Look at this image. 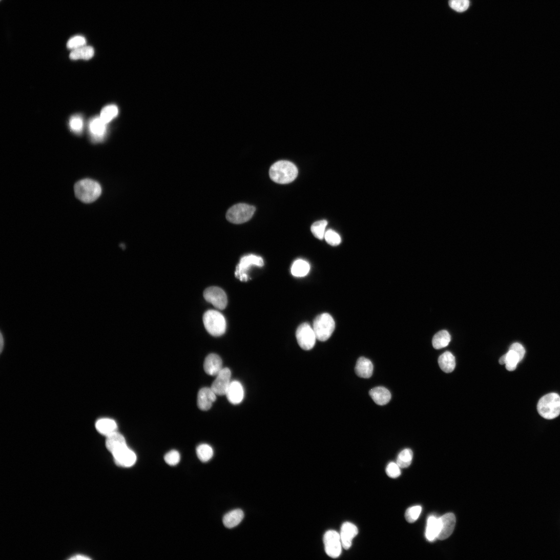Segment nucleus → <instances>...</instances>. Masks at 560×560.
Instances as JSON below:
<instances>
[{
	"mask_svg": "<svg viewBox=\"0 0 560 560\" xmlns=\"http://www.w3.org/2000/svg\"><path fill=\"white\" fill-rule=\"evenodd\" d=\"M264 264L263 259L260 256L253 254L245 256L241 258L236 267L235 276L241 281H247L248 277L246 273L248 269L253 266L262 267Z\"/></svg>",
	"mask_w": 560,
	"mask_h": 560,
	"instance_id": "8",
	"label": "nucleus"
},
{
	"mask_svg": "<svg viewBox=\"0 0 560 560\" xmlns=\"http://www.w3.org/2000/svg\"><path fill=\"white\" fill-rule=\"evenodd\" d=\"M335 323L333 317L325 313L318 316L314 321L313 329L317 339L321 341L328 340L333 333Z\"/></svg>",
	"mask_w": 560,
	"mask_h": 560,
	"instance_id": "5",
	"label": "nucleus"
},
{
	"mask_svg": "<svg viewBox=\"0 0 560 560\" xmlns=\"http://www.w3.org/2000/svg\"><path fill=\"white\" fill-rule=\"evenodd\" d=\"M255 208L245 203H239L233 206L227 212L226 219L234 224H242L249 221L253 217Z\"/></svg>",
	"mask_w": 560,
	"mask_h": 560,
	"instance_id": "6",
	"label": "nucleus"
},
{
	"mask_svg": "<svg viewBox=\"0 0 560 560\" xmlns=\"http://www.w3.org/2000/svg\"><path fill=\"white\" fill-rule=\"evenodd\" d=\"M95 54L94 49L90 46H85L78 49L72 50L70 54V58L72 60H89L93 57Z\"/></svg>",
	"mask_w": 560,
	"mask_h": 560,
	"instance_id": "25",
	"label": "nucleus"
},
{
	"mask_svg": "<svg viewBox=\"0 0 560 560\" xmlns=\"http://www.w3.org/2000/svg\"><path fill=\"white\" fill-rule=\"evenodd\" d=\"M203 367L206 374L216 376L223 369L222 360L218 355L210 354L205 358Z\"/></svg>",
	"mask_w": 560,
	"mask_h": 560,
	"instance_id": "17",
	"label": "nucleus"
},
{
	"mask_svg": "<svg viewBox=\"0 0 560 560\" xmlns=\"http://www.w3.org/2000/svg\"><path fill=\"white\" fill-rule=\"evenodd\" d=\"M386 472L387 476L392 479L398 478L401 475L400 467L395 462H391L387 465Z\"/></svg>",
	"mask_w": 560,
	"mask_h": 560,
	"instance_id": "40",
	"label": "nucleus"
},
{
	"mask_svg": "<svg viewBox=\"0 0 560 560\" xmlns=\"http://www.w3.org/2000/svg\"><path fill=\"white\" fill-rule=\"evenodd\" d=\"M440 518H438L434 515L430 516L427 520L425 531V536L427 540L432 542L438 539L440 532Z\"/></svg>",
	"mask_w": 560,
	"mask_h": 560,
	"instance_id": "19",
	"label": "nucleus"
},
{
	"mask_svg": "<svg viewBox=\"0 0 560 560\" xmlns=\"http://www.w3.org/2000/svg\"><path fill=\"white\" fill-rule=\"evenodd\" d=\"M299 346L305 350H310L315 346L317 337L313 328L307 323L301 324L296 333Z\"/></svg>",
	"mask_w": 560,
	"mask_h": 560,
	"instance_id": "7",
	"label": "nucleus"
},
{
	"mask_svg": "<svg viewBox=\"0 0 560 560\" xmlns=\"http://www.w3.org/2000/svg\"><path fill=\"white\" fill-rule=\"evenodd\" d=\"M506 368L507 370L512 371L514 370L518 364L522 361L520 356L513 350H509L506 354Z\"/></svg>",
	"mask_w": 560,
	"mask_h": 560,
	"instance_id": "30",
	"label": "nucleus"
},
{
	"mask_svg": "<svg viewBox=\"0 0 560 560\" xmlns=\"http://www.w3.org/2000/svg\"><path fill=\"white\" fill-rule=\"evenodd\" d=\"M228 401L233 405L240 404L244 396V389L242 384L238 381H233L229 387L226 394Z\"/></svg>",
	"mask_w": 560,
	"mask_h": 560,
	"instance_id": "18",
	"label": "nucleus"
},
{
	"mask_svg": "<svg viewBox=\"0 0 560 560\" xmlns=\"http://www.w3.org/2000/svg\"><path fill=\"white\" fill-rule=\"evenodd\" d=\"M310 269V265L307 262L303 260H298L293 263L291 273L295 277H303L308 275Z\"/></svg>",
	"mask_w": 560,
	"mask_h": 560,
	"instance_id": "27",
	"label": "nucleus"
},
{
	"mask_svg": "<svg viewBox=\"0 0 560 560\" xmlns=\"http://www.w3.org/2000/svg\"><path fill=\"white\" fill-rule=\"evenodd\" d=\"M323 542L326 554L332 558L338 557L341 553L342 543L340 534L334 530L327 531Z\"/></svg>",
	"mask_w": 560,
	"mask_h": 560,
	"instance_id": "10",
	"label": "nucleus"
},
{
	"mask_svg": "<svg viewBox=\"0 0 560 560\" xmlns=\"http://www.w3.org/2000/svg\"><path fill=\"white\" fill-rule=\"evenodd\" d=\"M96 427L100 434L107 437L117 432V425L114 420L103 418L97 421Z\"/></svg>",
	"mask_w": 560,
	"mask_h": 560,
	"instance_id": "22",
	"label": "nucleus"
},
{
	"mask_svg": "<svg viewBox=\"0 0 560 560\" xmlns=\"http://www.w3.org/2000/svg\"><path fill=\"white\" fill-rule=\"evenodd\" d=\"M422 511L420 506H415L409 508L405 513L406 520L409 523H413L419 518Z\"/></svg>",
	"mask_w": 560,
	"mask_h": 560,
	"instance_id": "36",
	"label": "nucleus"
},
{
	"mask_svg": "<svg viewBox=\"0 0 560 560\" xmlns=\"http://www.w3.org/2000/svg\"><path fill=\"white\" fill-rule=\"evenodd\" d=\"M112 454L116 464L121 467H131L137 461L136 454L127 445L117 449Z\"/></svg>",
	"mask_w": 560,
	"mask_h": 560,
	"instance_id": "12",
	"label": "nucleus"
},
{
	"mask_svg": "<svg viewBox=\"0 0 560 560\" xmlns=\"http://www.w3.org/2000/svg\"><path fill=\"white\" fill-rule=\"evenodd\" d=\"M196 453L198 459L202 462H207L213 455L212 448L208 444L199 445L196 449Z\"/></svg>",
	"mask_w": 560,
	"mask_h": 560,
	"instance_id": "29",
	"label": "nucleus"
},
{
	"mask_svg": "<svg viewBox=\"0 0 560 560\" xmlns=\"http://www.w3.org/2000/svg\"><path fill=\"white\" fill-rule=\"evenodd\" d=\"M244 518L243 511L239 509L233 510L226 513L223 517L224 525L229 529H232L239 525Z\"/></svg>",
	"mask_w": 560,
	"mask_h": 560,
	"instance_id": "23",
	"label": "nucleus"
},
{
	"mask_svg": "<svg viewBox=\"0 0 560 560\" xmlns=\"http://www.w3.org/2000/svg\"><path fill=\"white\" fill-rule=\"evenodd\" d=\"M469 0H449L450 7L457 12L466 11L469 7Z\"/></svg>",
	"mask_w": 560,
	"mask_h": 560,
	"instance_id": "34",
	"label": "nucleus"
},
{
	"mask_svg": "<svg viewBox=\"0 0 560 560\" xmlns=\"http://www.w3.org/2000/svg\"><path fill=\"white\" fill-rule=\"evenodd\" d=\"M89 128L93 142H100L103 140L107 133V123L101 120L100 116L92 119Z\"/></svg>",
	"mask_w": 560,
	"mask_h": 560,
	"instance_id": "13",
	"label": "nucleus"
},
{
	"mask_svg": "<svg viewBox=\"0 0 560 560\" xmlns=\"http://www.w3.org/2000/svg\"><path fill=\"white\" fill-rule=\"evenodd\" d=\"M90 559L91 558L89 557H87V556H84V555H76L75 556H73V557L70 558V559H74V560H75V559H77V560H78V559Z\"/></svg>",
	"mask_w": 560,
	"mask_h": 560,
	"instance_id": "42",
	"label": "nucleus"
},
{
	"mask_svg": "<svg viewBox=\"0 0 560 560\" xmlns=\"http://www.w3.org/2000/svg\"><path fill=\"white\" fill-rule=\"evenodd\" d=\"M506 355L505 354V355H504L503 356H502V357H501V358L500 359V360H499V363H500V364L501 365H504V364H505V363H506Z\"/></svg>",
	"mask_w": 560,
	"mask_h": 560,
	"instance_id": "44",
	"label": "nucleus"
},
{
	"mask_svg": "<svg viewBox=\"0 0 560 560\" xmlns=\"http://www.w3.org/2000/svg\"><path fill=\"white\" fill-rule=\"evenodd\" d=\"M509 350H511L518 354L520 357L521 361L524 359L526 350L524 347L519 343H514L510 346Z\"/></svg>",
	"mask_w": 560,
	"mask_h": 560,
	"instance_id": "41",
	"label": "nucleus"
},
{
	"mask_svg": "<svg viewBox=\"0 0 560 560\" xmlns=\"http://www.w3.org/2000/svg\"><path fill=\"white\" fill-rule=\"evenodd\" d=\"M203 296L208 302L218 309L224 310L227 305L226 294L219 287L211 286L206 288L204 291Z\"/></svg>",
	"mask_w": 560,
	"mask_h": 560,
	"instance_id": "9",
	"label": "nucleus"
},
{
	"mask_svg": "<svg viewBox=\"0 0 560 560\" xmlns=\"http://www.w3.org/2000/svg\"><path fill=\"white\" fill-rule=\"evenodd\" d=\"M69 125L71 130L75 134H80L83 129L84 122L82 117L79 115H75L70 119Z\"/></svg>",
	"mask_w": 560,
	"mask_h": 560,
	"instance_id": "35",
	"label": "nucleus"
},
{
	"mask_svg": "<svg viewBox=\"0 0 560 560\" xmlns=\"http://www.w3.org/2000/svg\"><path fill=\"white\" fill-rule=\"evenodd\" d=\"M373 370V364L369 360L364 357L359 359L355 368L356 373L359 377L369 378L372 375Z\"/></svg>",
	"mask_w": 560,
	"mask_h": 560,
	"instance_id": "21",
	"label": "nucleus"
},
{
	"mask_svg": "<svg viewBox=\"0 0 560 560\" xmlns=\"http://www.w3.org/2000/svg\"><path fill=\"white\" fill-rule=\"evenodd\" d=\"M441 528L438 539L445 540L449 537L455 528L456 520L452 513H446L440 518Z\"/></svg>",
	"mask_w": 560,
	"mask_h": 560,
	"instance_id": "14",
	"label": "nucleus"
},
{
	"mask_svg": "<svg viewBox=\"0 0 560 560\" xmlns=\"http://www.w3.org/2000/svg\"><path fill=\"white\" fill-rule=\"evenodd\" d=\"M118 113V108L116 106L109 105L102 110L100 117L103 121L107 124L116 117Z\"/></svg>",
	"mask_w": 560,
	"mask_h": 560,
	"instance_id": "32",
	"label": "nucleus"
},
{
	"mask_svg": "<svg viewBox=\"0 0 560 560\" xmlns=\"http://www.w3.org/2000/svg\"><path fill=\"white\" fill-rule=\"evenodd\" d=\"M537 410L545 419L556 418L560 414V397L554 393L544 396L538 403Z\"/></svg>",
	"mask_w": 560,
	"mask_h": 560,
	"instance_id": "4",
	"label": "nucleus"
},
{
	"mask_svg": "<svg viewBox=\"0 0 560 560\" xmlns=\"http://www.w3.org/2000/svg\"><path fill=\"white\" fill-rule=\"evenodd\" d=\"M76 197L81 201L90 203L96 201L101 195L102 189L96 181L86 179L76 183L74 187Z\"/></svg>",
	"mask_w": 560,
	"mask_h": 560,
	"instance_id": "2",
	"label": "nucleus"
},
{
	"mask_svg": "<svg viewBox=\"0 0 560 560\" xmlns=\"http://www.w3.org/2000/svg\"><path fill=\"white\" fill-rule=\"evenodd\" d=\"M203 322L206 331L213 336H221L226 331L225 318L218 311L214 310L206 311L203 316Z\"/></svg>",
	"mask_w": 560,
	"mask_h": 560,
	"instance_id": "3",
	"label": "nucleus"
},
{
	"mask_svg": "<svg viewBox=\"0 0 560 560\" xmlns=\"http://www.w3.org/2000/svg\"><path fill=\"white\" fill-rule=\"evenodd\" d=\"M164 461L167 464L171 466L177 465L180 461V454L176 450H172L167 453L164 457Z\"/></svg>",
	"mask_w": 560,
	"mask_h": 560,
	"instance_id": "39",
	"label": "nucleus"
},
{
	"mask_svg": "<svg viewBox=\"0 0 560 560\" xmlns=\"http://www.w3.org/2000/svg\"><path fill=\"white\" fill-rule=\"evenodd\" d=\"M324 238L326 241L332 246L338 245L341 242L340 236L332 230H329L325 233Z\"/></svg>",
	"mask_w": 560,
	"mask_h": 560,
	"instance_id": "38",
	"label": "nucleus"
},
{
	"mask_svg": "<svg viewBox=\"0 0 560 560\" xmlns=\"http://www.w3.org/2000/svg\"><path fill=\"white\" fill-rule=\"evenodd\" d=\"M439 364L443 371L446 373H450L455 367V357L450 352H446L439 358Z\"/></svg>",
	"mask_w": 560,
	"mask_h": 560,
	"instance_id": "26",
	"label": "nucleus"
},
{
	"mask_svg": "<svg viewBox=\"0 0 560 560\" xmlns=\"http://www.w3.org/2000/svg\"><path fill=\"white\" fill-rule=\"evenodd\" d=\"M359 533V530L356 526L350 523H344L341 528L340 538L342 546L344 549L348 550L352 546V540L356 537Z\"/></svg>",
	"mask_w": 560,
	"mask_h": 560,
	"instance_id": "15",
	"label": "nucleus"
},
{
	"mask_svg": "<svg viewBox=\"0 0 560 560\" xmlns=\"http://www.w3.org/2000/svg\"><path fill=\"white\" fill-rule=\"evenodd\" d=\"M0 337H1V338H0V342H1L0 350H1V352L2 353L4 347V339L2 333H1V336H0Z\"/></svg>",
	"mask_w": 560,
	"mask_h": 560,
	"instance_id": "43",
	"label": "nucleus"
},
{
	"mask_svg": "<svg viewBox=\"0 0 560 560\" xmlns=\"http://www.w3.org/2000/svg\"><path fill=\"white\" fill-rule=\"evenodd\" d=\"M107 438L106 447L111 453L117 449L127 445L125 438L117 432Z\"/></svg>",
	"mask_w": 560,
	"mask_h": 560,
	"instance_id": "24",
	"label": "nucleus"
},
{
	"mask_svg": "<svg viewBox=\"0 0 560 560\" xmlns=\"http://www.w3.org/2000/svg\"><path fill=\"white\" fill-rule=\"evenodd\" d=\"M413 452L410 449H405L400 452L397 459V464L400 468L409 467L412 462Z\"/></svg>",
	"mask_w": 560,
	"mask_h": 560,
	"instance_id": "31",
	"label": "nucleus"
},
{
	"mask_svg": "<svg viewBox=\"0 0 560 560\" xmlns=\"http://www.w3.org/2000/svg\"><path fill=\"white\" fill-rule=\"evenodd\" d=\"M369 396L375 403L380 406L388 403L391 399L390 391L384 387H376L369 392Z\"/></svg>",
	"mask_w": 560,
	"mask_h": 560,
	"instance_id": "20",
	"label": "nucleus"
},
{
	"mask_svg": "<svg viewBox=\"0 0 560 560\" xmlns=\"http://www.w3.org/2000/svg\"><path fill=\"white\" fill-rule=\"evenodd\" d=\"M232 372L228 368H223L216 376L211 388L218 396L226 395L231 383Z\"/></svg>",
	"mask_w": 560,
	"mask_h": 560,
	"instance_id": "11",
	"label": "nucleus"
},
{
	"mask_svg": "<svg viewBox=\"0 0 560 560\" xmlns=\"http://www.w3.org/2000/svg\"><path fill=\"white\" fill-rule=\"evenodd\" d=\"M217 395L209 387H203L198 392L197 405L202 411H208L217 400Z\"/></svg>",
	"mask_w": 560,
	"mask_h": 560,
	"instance_id": "16",
	"label": "nucleus"
},
{
	"mask_svg": "<svg viewBox=\"0 0 560 560\" xmlns=\"http://www.w3.org/2000/svg\"><path fill=\"white\" fill-rule=\"evenodd\" d=\"M298 169L292 162L281 160L275 163L269 170V176L275 182L285 184L292 182L297 178Z\"/></svg>",
	"mask_w": 560,
	"mask_h": 560,
	"instance_id": "1",
	"label": "nucleus"
},
{
	"mask_svg": "<svg viewBox=\"0 0 560 560\" xmlns=\"http://www.w3.org/2000/svg\"><path fill=\"white\" fill-rule=\"evenodd\" d=\"M86 39L81 35H76L71 37L67 43V48L69 50H74L86 46Z\"/></svg>",
	"mask_w": 560,
	"mask_h": 560,
	"instance_id": "37",
	"label": "nucleus"
},
{
	"mask_svg": "<svg viewBox=\"0 0 560 560\" xmlns=\"http://www.w3.org/2000/svg\"><path fill=\"white\" fill-rule=\"evenodd\" d=\"M327 225V222L325 220H321L315 222L312 226L311 230L317 238L322 240L325 237V229Z\"/></svg>",
	"mask_w": 560,
	"mask_h": 560,
	"instance_id": "33",
	"label": "nucleus"
},
{
	"mask_svg": "<svg viewBox=\"0 0 560 560\" xmlns=\"http://www.w3.org/2000/svg\"><path fill=\"white\" fill-rule=\"evenodd\" d=\"M451 340V336L445 330H441L436 334L432 340L433 347L436 349H441L446 347Z\"/></svg>",
	"mask_w": 560,
	"mask_h": 560,
	"instance_id": "28",
	"label": "nucleus"
}]
</instances>
